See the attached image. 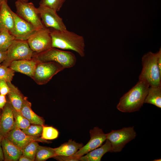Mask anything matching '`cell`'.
I'll return each mask as SVG.
<instances>
[{
    "label": "cell",
    "mask_w": 161,
    "mask_h": 161,
    "mask_svg": "<svg viewBox=\"0 0 161 161\" xmlns=\"http://www.w3.org/2000/svg\"><path fill=\"white\" fill-rule=\"evenodd\" d=\"M3 137L0 134V161H4V157L1 145V142Z\"/></svg>",
    "instance_id": "cell-34"
},
{
    "label": "cell",
    "mask_w": 161,
    "mask_h": 161,
    "mask_svg": "<svg viewBox=\"0 0 161 161\" xmlns=\"http://www.w3.org/2000/svg\"><path fill=\"white\" fill-rule=\"evenodd\" d=\"M144 103L151 104L161 108V85L149 86Z\"/></svg>",
    "instance_id": "cell-22"
},
{
    "label": "cell",
    "mask_w": 161,
    "mask_h": 161,
    "mask_svg": "<svg viewBox=\"0 0 161 161\" xmlns=\"http://www.w3.org/2000/svg\"><path fill=\"white\" fill-rule=\"evenodd\" d=\"M42 24L47 28L63 31L67 30L62 18L57 12L47 7L39 5L37 8Z\"/></svg>",
    "instance_id": "cell-10"
},
{
    "label": "cell",
    "mask_w": 161,
    "mask_h": 161,
    "mask_svg": "<svg viewBox=\"0 0 161 161\" xmlns=\"http://www.w3.org/2000/svg\"><path fill=\"white\" fill-rule=\"evenodd\" d=\"M56 156L54 148L39 145L37 150L34 161H45Z\"/></svg>",
    "instance_id": "cell-23"
},
{
    "label": "cell",
    "mask_w": 161,
    "mask_h": 161,
    "mask_svg": "<svg viewBox=\"0 0 161 161\" xmlns=\"http://www.w3.org/2000/svg\"><path fill=\"white\" fill-rule=\"evenodd\" d=\"M149 86L146 80H139L136 84L120 98L117 109L125 113L139 111L144 103Z\"/></svg>",
    "instance_id": "cell-1"
},
{
    "label": "cell",
    "mask_w": 161,
    "mask_h": 161,
    "mask_svg": "<svg viewBox=\"0 0 161 161\" xmlns=\"http://www.w3.org/2000/svg\"><path fill=\"white\" fill-rule=\"evenodd\" d=\"M66 0H41L39 5L44 6L56 12L59 11Z\"/></svg>",
    "instance_id": "cell-28"
},
{
    "label": "cell",
    "mask_w": 161,
    "mask_h": 161,
    "mask_svg": "<svg viewBox=\"0 0 161 161\" xmlns=\"http://www.w3.org/2000/svg\"><path fill=\"white\" fill-rule=\"evenodd\" d=\"M59 135L58 131L50 126H43L41 137L45 140H52L57 138Z\"/></svg>",
    "instance_id": "cell-27"
},
{
    "label": "cell",
    "mask_w": 161,
    "mask_h": 161,
    "mask_svg": "<svg viewBox=\"0 0 161 161\" xmlns=\"http://www.w3.org/2000/svg\"><path fill=\"white\" fill-rule=\"evenodd\" d=\"M158 54V52L156 53L149 52L144 54L142 58L143 68L139 80H146L150 86L161 85V74L157 61Z\"/></svg>",
    "instance_id": "cell-4"
},
{
    "label": "cell",
    "mask_w": 161,
    "mask_h": 161,
    "mask_svg": "<svg viewBox=\"0 0 161 161\" xmlns=\"http://www.w3.org/2000/svg\"><path fill=\"white\" fill-rule=\"evenodd\" d=\"M20 112L31 124L44 125V120L32 111L31 109V103L26 97L22 105Z\"/></svg>",
    "instance_id": "cell-20"
},
{
    "label": "cell",
    "mask_w": 161,
    "mask_h": 161,
    "mask_svg": "<svg viewBox=\"0 0 161 161\" xmlns=\"http://www.w3.org/2000/svg\"><path fill=\"white\" fill-rule=\"evenodd\" d=\"M1 65V64H0V65Z\"/></svg>",
    "instance_id": "cell-41"
},
{
    "label": "cell",
    "mask_w": 161,
    "mask_h": 161,
    "mask_svg": "<svg viewBox=\"0 0 161 161\" xmlns=\"http://www.w3.org/2000/svg\"><path fill=\"white\" fill-rule=\"evenodd\" d=\"M83 146L82 143H76L70 139L59 147L54 148V149L56 156H71L75 154Z\"/></svg>",
    "instance_id": "cell-21"
},
{
    "label": "cell",
    "mask_w": 161,
    "mask_h": 161,
    "mask_svg": "<svg viewBox=\"0 0 161 161\" xmlns=\"http://www.w3.org/2000/svg\"><path fill=\"white\" fill-rule=\"evenodd\" d=\"M16 14L38 30L45 28L41 21L37 8L32 2L17 0L15 2Z\"/></svg>",
    "instance_id": "cell-8"
},
{
    "label": "cell",
    "mask_w": 161,
    "mask_h": 161,
    "mask_svg": "<svg viewBox=\"0 0 161 161\" xmlns=\"http://www.w3.org/2000/svg\"><path fill=\"white\" fill-rule=\"evenodd\" d=\"M15 39L14 37L8 30L0 32V51L6 52Z\"/></svg>",
    "instance_id": "cell-24"
},
{
    "label": "cell",
    "mask_w": 161,
    "mask_h": 161,
    "mask_svg": "<svg viewBox=\"0 0 161 161\" xmlns=\"http://www.w3.org/2000/svg\"><path fill=\"white\" fill-rule=\"evenodd\" d=\"M4 61L1 64L9 67L13 61L32 58L34 52L30 48L27 41L15 39L6 51Z\"/></svg>",
    "instance_id": "cell-5"
},
{
    "label": "cell",
    "mask_w": 161,
    "mask_h": 161,
    "mask_svg": "<svg viewBox=\"0 0 161 161\" xmlns=\"http://www.w3.org/2000/svg\"><path fill=\"white\" fill-rule=\"evenodd\" d=\"M10 91V88L7 82L5 80L0 79V94L5 95Z\"/></svg>",
    "instance_id": "cell-31"
},
{
    "label": "cell",
    "mask_w": 161,
    "mask_h": 161,
    "mask_svg": "<svg viewBox=\"0 0 161 161\" xmlns=\"http://www.w3.org/2000/svg\"><path fill=\"white\" fill-rule=\"evenodd\" d=\"M13 113L15 126L23 129L27 128L31 125L29 121L21 113L17 112L14 108Z\"/></svg>",
    "instance_id": "cell-26"
},
{
    "label": "cell",
    "mask_w": 161,
    "mask_h": 161,
    "mask_svg": "<svg viewBox=\"0 0 161 161\" xmlns=\"http://www.w3.org/2000/svg\"><path fill=\"white\" fill-rule=\"evenodd\" d=\"M48 29L52 38V47L72 50L81 57L85 56V44L83 36L67 30L60 31Z\"/></svg>",
    "instance_id": "cell-2"
},
{
    "label": "cell",
    "mask_w": 161,
    "mask_h": 161,
    "mask_svg": "<svg viewBox=\"0 0 161 161\" xmlns=\"http://www.w3.org/2000/svg\"><path fill=\"white\" fill-rule=\"evenodd\" d=\"M10 91L7 94L8 101L13 108L17 112L21 113V109L25 97L18 88L11 82H7Z\"/></svg>",
    "instance_id": "cell-18"
},
{
    "label": "cell",
    "mask_w": 161,
    "mask_h": 161,
    "mask_svg": "<svg viewBox=\"0 0 161 161\" xmlns=\"http://www.w3.org/2000/svg\"><path fill=\"white\" fill-rule=\"evenodd\" d=\"M5 137L22 150L28 144L32 142L49 143L41 137H34L27 135L16 126L9 131Z\"/></svg>",
    "instance_id": "cell-12"
},
{
    "label": "cell",
    "mask_w": 161,
    "mask_h": 161,
    "mask_svg": "<svg viewBox=\"0 0 161 161\" xmlns=\"http://www.w3.org/2000/svg\"><path fill=\"white\" fill-rule=\"evenodd\" d=\"M25 2H28L29 0H18Z\"/></svg>",
    "instance_id": "cell-38"
},
{
    "label": "cell",
    "mask_w": 161,
    "mask_h": 161,
    "mask_svg": "<svg viewBox=\"0 0 161 161\" xmlns=\"http://www.w3.org/2000/svg\"><path fill=\"white\" fill-rule=\"evenodd\" d=\"M39 144L38 142H32L28 144L23 149L22 156L30 159L32 161L35 160L36 153Z\"/></svg>",
    "instance_id": "cell-25"
},
{
    "label": "cell",
    "mask_w": 161,
    "mask_h": 161,
    "mask_svg": "<svg viewBox=\"0 0 161 161\" xmlns=\"http://www.w3.org/2000/svg\"><path fill=\"white\" fill-rule=\"evenodd\" d=\"M7 102L6 96L0 94V110L3 109Z\"/></svg>",
    "instance_id": "cell-33"
},
{
    "label": "cell",
    "mask_w": 161,
    "mask_h": 161,
    "mask_svg": "<svg viewBox=\"0 0 161 161\" xmlns=\"http://www.w3.org/2000/svg\"><path fill=\"white\" fill-rule=\"evenodd\" d=\"M19 161H32V160L28 158L23 156H21L19 158Z\"/></svg>",
    "instance_id": "cell-36"
},
{
    "label": "cell",
    "mask_w": 161,
    "mask_h": 161,
    "mask_svg": "<svg viewBox=\"0 0 161 161\" xmlns=\"http://www.w3.org/2000/svg\"><path fill=\"white\" fill-rule=\"evenodd\" d=\"M112 147L110 141L106 140L105 143L100 147L89 152L85 155L79 158L81 161H100L103 155L108 152H110Z\"/></svg>",
    "instance_id": "cell-19"
},
{
    "label": "cell",
    "mask_w": 161,
    "mask_h": 161,
    "mask_svg": "<svg viewBox=\"0 0 161 161\" xmlns=\"http://www.w3.org/2000/svg\"><path fill=\"white\" fill-rule=\"evenodd\" d=\"M7 52L0 51V64H1L5 60L6 55Z\"/></svg>",
    "instance_id": "cell-35"
},
{
    "label": "cell",
    "mask_w": 161,
    "mask_h": 161,
    "mask_svg": "<svg viewBox=\"0 0 161 161\" xmlns=\"http://www.w3.org/2000/svg\"><path fill=\"white\" fill-rule=\"evenodd\" d=\"M136 136L137 134L134 126L112 130L106 134V139L110 141L112 147L110 152L121 151L126 145L134 139Z\"/></svg>",
    "instance_id": "cell-6"
},
{
    "label": "cell",
    "mask_w": 161,
    "mask_h": 161,
    "mask_svg": "<svg viewBox=\"0 0 161 161\" xmlns=\"http://www.w3.org/2000/svg\"><path fill=\"white\" fill-rule=\"evenodd\" d=\"M89 133V140L72 156L79 160L81 157L101 146L106 140V134H105L102 129L97 127L90 130Z\"/></svg>",
    "instance_id": "cell-11"
},
{
    "label": "cell",
    "mask_w": 161,
    "mask_h": 161,
    "mask_svg": "<svg viewBox=\"0 0 161 161\" xmlns=\"http://www.w3.org/2000/svg\"><path fill=\"white\" fill-rule=\"evenodd\" d=\"M12 13L15 22V31L13 35L15 39L27 41L39 30L21 18L12 11Z\"/></svg>",
    "instance_id": "cell-13"
},
{
    "label": "cell",
    "mask_w": 161,
    "mask_h": 161,
    "mask_svg": "<svg viewBox=\"0 0 161 161\" xmlns=\"http://www.w3.org/2000/svg\"><path fill=\"white\" fill-rule=\"evenodd\" d=\"M32 58L40 62H55L65 69L73 67L77 61L76 57L72 52L52 47L42 52H34Z\"/></svg>",
    "instance_id": "cell-3"
},
{
    "label": "cell",
    "mask_w": 161,
    "mask_h": 161,
    "mask_svg": "<svg viewBox=\"0 0 161 161\" xmlns=\"http://www.w3.org/2000/svg\"><path fill=\"white\" fill-rule=\"evenodd\" d=\"M15 72L9 67L0 65V79L7 82H11L14 75Z\"/></svg>",
    "instance_id": "cell-30"
},
{
    "label": "cell",
    "mask_w": 161,
    "mask_h": 161,
    "mask_svg": "<svg viewBox=\"0 0 161 161\" xmlns=\"http://www.w3.org/2000/svg\"><path fill=\"white\" fill-rule=\"evenodd\" d=\"M5 0H0V10L3 1Z\"/></svg>",
    "instance_id": "cell-37"
},
{
    "label": "cell",
    "mask_w": 161,
    "mask_h": 161,
    "mask_svg": "<svg viewBox=\"0 0 161 161\" xmlns=\"http://www.w3.org/2000/svg\"><path fill=\"white\" fill-rule=\"evenodd\" d=\"M37 63L38 61L32 58L13 61L9 67L15 72L24 74L32 78Z\"/></svg>",
    "instance_id": "cell-16"
},
{
    "label": "cell",
    "mask_w": 161,
    "mask_h": 161,
    "mask_svg": "<svg viewBox=\"0 0 161 161\" xmlns=\"http://www.w3.org/2000/svg\"><path fill=\"white\" fill-rule=\"evenodd\" d=\"M12 10L7 4V0L2 3L0 10V32L8 30L13 35L15 31V22Z\"/></svg>",
    "instance_id": "cell-15"
},
{
    "label": "cell",
    "mask_w": 161,
    "mask_h": 161,
    "mask_svg": "<svg viewBox=\"0 0 161 161\" xmlns=\"http://www.w3.org/2000/svg\"><path fill=\"white\" fill-rule=\"evenodd\" d=\"M53 158L59 161H78L79 160L72 156H56Z\"/></svg>",
    "instance_id": "cell-32"
},
{
    "label": "cell",
    "mask_w": 161,
    "mask_h": 161,
    "mask_svg": "<svg viewBox=\"0 0 161 161\" xmlns=\"http://www.w3.org/2000/svg\"><path fill=\"white\" fill-rule=\"evenodd\" d=\"M13 108L7 101L0 116V134L5 137L15 126Z\"/></svg>",
    "instance_id": "cell-14"
},
{
    "label": "cell",
    "mask_w": 161,
    "mask_h": 161,
    "mask_svg": "<svg viewBox=\"0 0 161 161\" xmlns=\"http://www.w3.org/2000/svg\"><path fill=\"white\" fill-rule=\"evenodd\" d=\"M1 145L4 161H17L22 155L23 150L8 139L3 137Z\"/></svg>",
    "instance_id": "cell-17"
},
{
    "label": "cell",
    "mask_w": 161,
    "mask_h": 161,
    "mask_svg": "<svg viewBox=\"0 0 161 161\" xmlns=\"http://www.w3.org/2000/svg\"><path fill=\"white\" fill-rule=\"evenodd\" d=\"M27 41L34 52H42L52 47V38L49 30L46 27L38 30Z\"/></svg>",
    "instance_id": "cell-9"
},
{
    "label": "cell",
    "mask_w": 161,
    "mask_h": 161,
    "mask_svg": "<svg viewBox=\"0 0 161 161\" xmlns=\"http://www.w3.org/2000/svg\"><path fill=\"white\" fill-rule=\"evenodd\" d=\"M1 111H2L1 110H0V115H1Z\"/></svg>",
    "instance_id": "cell-40"
},
{
    "label": "cell",
    "mask_w": 161,
    "mask_h": 161,
    "mask_svg": "<svg viewBox=\"0 0 161 161\" xmlns=\"http://www.w3.org/2000/svg\"><path fill=\"white\" fill-rule=\"evenodd\" d=\"M64 69L62 65L55 62H38L32 79L38 85L45 84L55 75Z\"/></svg>",
    "instance_id": "cell-7"
},
{
    "label": "cell",
    "mask_w": 161,
    "mask_h": 161,
    "mask_svg": "<svg viewBox=\"0 0 161 161\" xmlns=\"http://www.w3.org/2000/svg\"><path fill=\"white\" fill-rule=\"evenodd\" d=\"M43 126L37 124L33 125L31 124L28 127L25 129H22V130L27 135L40 137L42 135Z\"/></svg>",
    "instance_id": "cell-29"
},
{
    "label": "cell",
    "mask_w": 161,
    "mask_h": 161,
    "mask_svg": "<svg viewBox=\"0 0 161 161\" xmlns=\"http://www.w3.org/2000/svg\"><path fill=\"white\" fill-rule=\"evenodd\" d=\"M153 161H161V159H155L154 160H153Z\"/></svg>",
    "instance_id": "cell-39"
}]
</instances>
